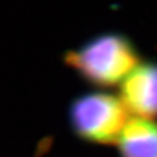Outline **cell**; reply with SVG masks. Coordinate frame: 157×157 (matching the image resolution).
<instances>
[{
	"label": "cell",
	"mask_w": 157,
	"mask_h": 157,
	"mask_svg": "<svg viewBox=\"0 0 157 157\" xmlns=\"http://www.w3.org/2000/svg\"><path fill=\"white\" fill-rule=\"evenodd\" d=\"M69 67L100 87L121 85L141 58L133 42L119 33L101 34L65 57Z\"/></svg>",
	"instance_id": "obj_1"
},
{
	"label": "cell",
	"mask_w": 157,
	"mask_h": 157,
	"mask_svg": "<svg viewBox=\"0 0 157 157\" xmlns=\"http://www.w3.org/2000/svg\"><path fill=\"white\" fill-rule=\"evenodd\" d=\"M69 119L82 140L105 146L117 143L130 115L119 95L91 92L75 99Z\"/></svg>",
	"instance_id": "obj_2"
},
{
	"label": "cell",
	"mask_w": 157,
	"mask_h": 157,
	"mask_svg": "<svg viewBox=\"0 0 157 157\" xmlns=\"http://www.w3.org/2000/svg\"><path fill=\"white\" fill-rule=\"evenodd\" d=\"M119 87V98L130 117L157 120L156 61H141Z\"/></svg>",
	"instance_id": "obj_3"
},
{
	"label": "cell",
	"mask_w": 157,
	"mask_h": 157,
	"mask_svg": "<svg viewBox=\"0 0 157 157\" xmlns=\"http://www.w3.org/2000/svg\"><path fill=\"white\" fill-rule=\"evenodd\" d=\"M115 146L120 157H157V120L130 117Z\"/></svg>",
	"instance_id": "obj_4"
}]
</instances>
